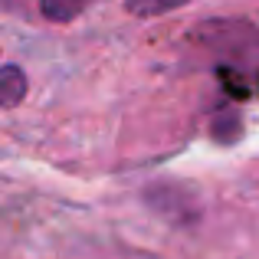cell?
Listing matches in <instances>:
<instances>
[{
  "label": "cell",
  "mask_w": 259,
  "mask_h": 259,
  "mask_svg": "<svg viewBox=\"0 0 259 259\" xmlns=\"http://www.w3.org/2000/svg\"><path fill=\"white\" fill-rule=\"evenodd\" d=\"M184 4L187 0H125V10L135 17H161V13H171Z\"/></svg>",
  "instance_id": "3"
},
{
  "label": "cell",
  "mask_w": 259,
  "mask_h": 259,
  "mask_svg": "<svg viewBox=\"0 0 259 259\" xmlns=\"http://www.w3.org/2000/svg\"><path fill=\"white\" fill-rule=\"evenodd\" d=\"M92 4H99V0H39V10L53 23H69L72 17H79Z\"/></svg>",
  "instance_id": "2"
},
{
  "label": "cell",
  "mask_w": 259,
  "mask_h": 259,
  "mask_svg": "<svg viewBox=\"0 0 259 259\" xmlns=\"http://www.w3.org/2000/svg\"><path fill=\"white\" fill-rule=\"evenodd\" d=\"M26 72L20 66H0V108H13L26 95Z\"/></svg>",
  "instance_id": "1"
}]
</instances>
